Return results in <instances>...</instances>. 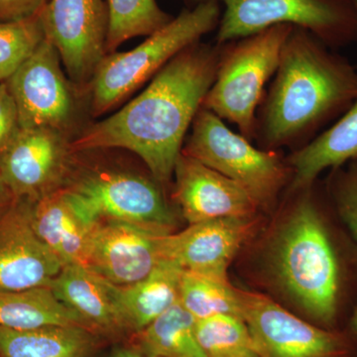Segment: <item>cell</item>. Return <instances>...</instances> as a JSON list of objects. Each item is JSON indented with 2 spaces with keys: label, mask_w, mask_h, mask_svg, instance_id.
I'll return each instance as SVG.
<instances>
[{
  "label": "cell",
  "mask_w": 357,
  "mask_h": 357,
  "mask_svg": "<svg viewBox=\"0 0 357 357\" xmlns=\"http://www.w3.org/2000/svg\"><path fill=\"white\" fill-rule=\"evenodd\" d=\"M220 46L198 42L178 53L139 96L114 114L84 126L74 153L119 148L138 157L168 185L185 137L217 75Z\"/></svg>",
  "instance_id": "obj_1"
},
{
  "label": "cell",
  "mask_w": 357,
  "mask_h": 357,
  "mask_svg": "<svg viewBox=\"0 0 357 357\" xmlns=\"http://www.w3.org/2000/svg\"><path fill=\"white\" fill-rule=\"evenodd\" d=\"M314 184L294 190L299 196L274 237L272 268L317 326L340 330L357 302V243L331 199L326 206L312 191Z\"/></svg>",
  "instance_id": "obj_2"
},
{
  "label": "cell",
  "mask_w": 357,
  "mask_h": 357,
  "mask_svg": "<svg viewBox=\"0 0 357 357\" xmlns=\"http://www.w3.org/2000/svg\"><path fill=\"white\" fill-rule=\"evenodd\" d=\"M356 98L357 68L311 33L294 27L257 110L255 139L272 151L305 146Z\"/></svg>",
  "instance_id": "obj_3"
},
{
  "label": "cell",
  "mask_w": 357,
  "mask_h": 357,
  "mask_svg": "<svg viewBox=\"0 0 357 357\" xmlns=\"http://www.w3.org/2000/svg\"><path fill=\"white\" fill-rule=\"evenodd\" d=\"M222 11L215 0H202L132 50L105 55L86 89L91 114L98 117L115 109L178 53L218 29Z\"/></svg>",
  "instance_id": "obj_4"
},
{
  "label": "cell",
  "mask_w": 357,
  "mask_h": 357,
  "mask_svg": "<svg viewBox=\"0 0 357 357\" xmlns=\"http://www.w3.org/2000/svg\"><path fill=\"white\" fill-rule=\"evenodd\" d=\"M293 26H271L220 46L215 82L203 107L236 124L239 133L255 140L256 114L265 86L278 68L282 49Z\"/></svg>",
  "instance_id": "obj_5"
},
{
  "label": "cell",
  "mask_w": 357,
  "mask_h": 357,
  "mask_svg": "<svg viewBox=\"0 0 357 357\" xmlns=\"http://www.w3.org/2000/svg\"><path fill=\"white\" fill-rule=\"evenodd\" d=\"M191 128L181 153L241 185L260 208L271 206L289 181L292 182V169L278 151L253 146L210 110L202 107Z\"/></svg>",
  "instance_id": "obj_6"
},
{
  "label": "cell",
  "mask_w": 357,
  "mask_h": 357,
  "mask_svg": "<svg viewBox=\"0 0 357 357\" xmlns=\"http://www.w3.org/2000/svg\"><path fill=\"white\" fill-rule=\"evenodd\" d=\"M215 1L222 9L215 36L217 45L281 24L306 30L331 49L357 41V6L354 0Z\"/></svg>",
  "instance_id": "obj_7"
},
{
  "label": "cell",
  "mask_w": 357,
  "mask_h": 357,
  "mask_svg": "<svg viewBox=\"0 0 357 357\" xmlns=\"http://www.w3.org/2000/svg\"><path fill=\"white\" fill-rule=\"evenodd\" d=\"M155 178L121 171L86 174L62 188L77 213L91 225L128 223L157 236L173 234L176 220Z\"/></svg>",
  "instance_id": "obj_8"
},
{
  "label": "cell",
  "mask_w": 357,
  "mask_h": 357,
  "mask_svg": "<svg viewBox=\"0 0 357 357\" xmlns=\"http://www.w3.org/2000/svg\"><path fill=\"white\" fill-rule=\"evenodd\" d=\"M62 65L57 49L45 38L6 81L17 107L21 128H49L72 139L82 130L84 91L66 76Z\"/></svg>",
  "instance_id": "obj_9"
},
{
  "label": "cell",
  "mask_w": 357,
  "mask_h": 357,
  "mask_svg": "<svg viewBox=\"0 0 357 357\" xmlns=\"http://www.w3.org/2000/svg\"><path fill=\"white\" fill-rule=\"evenodd\" d=\"M243 319L259 357H357L344 331L312 325L260 294L241 291Z\"/></svg>",
  "instance_id": "obj_10"
},
{
  "label": "cell",
  "mask_w": 357,
  "mask_h": 357,
  "mask_svg": "<svg viewBox=\"0 0 357 357\" xmlns=\"http://www.w3.org/2000/svg\"><path fill=\"white\" fill-rule=\"evenodd\" d=\"M40 16L45 36L57 49L68 77L86 91L107 55L109 10L105 0H48Z\"/></svg>",
  "instance_id": "obj_11"
},
{
  "label": "cell",
  "mask_w": 357,
  "mask_h": 357,
  "mask_svg": "<svg viewBox=\"0 0 357 357\" xmlns=\"http://www.w3.org/2000/svg\"><path fill=\"white\" fill-rule=\"evenodd\" d=\"M72 138L49 128H21L0 157V177L15 199L35 202L64 187L76 153Z\"/></svg>",
  "instance_id": "obj_12"
},
{
  "label": "cell",
  "mask_w": 357,
  "mask_h": 357,
  "mask_svg": "<svg viewBox=\"0 0 357 357\" xmlns=\"http://www.w3.org/2000/svg\"><path fill=\"white\" fill-rule=\"evenodd\" d=\"M255 218H225L192 223L183 231L159 237L162 259L184 271L229 280L227 268L250 236Z\"/></svg>",
  "instance_id": "obj_13"
},
{
  "label": "cell",
  "mask_w": 357,
  "mask_h": 357,
  "mask_svg": "<svg viewBox=\"0 0 357 357\" xmlns=\"http://www.w3.org/2000/svg\"><path fill=\"white\" fill-rule=\"evenodd\" d=\"M63 266L35 234L28 201L14 199L0 213V291L50 286Z\"/></svg>",
  "instance_id": "obj_14"
},
{
  "label": "cell",
  "mask_w": 357,
  "mask_h": 357,
  "mask_svg": "<svg viewBox=\"0 0 357 357\" xmlns=\"http://www.w3.org/2000/svg\"><path fill=\"white\" fill-rule=\"evenodd\" d=\"M173 198L190 225L225 218H255L260 208L241 185L181 153L176 162Z\"/></svg>",
  "instance_id": "obj_15"
},
{
  "label": "cell",
  "mask_w": 357,
  "mask_h": 357,
  "mask_svg": "<svg viewBox=\"0 0 357 357\" xmlns=\"http://www.w3.org/2000/svg\"><path fill=\"white\" fill-rule=\"evenodd\" d=\"M160 236L128 223H96L86 267L119 287L131 285L151 273L162 259Z\"/></svg>",
  "instance_id": "obj_16"
},
{
  "label": "cell",
  "mask_w": 357,
  "mask_h": 357,
  "mask_svg": "<svg viewBox=\"0 0 357 357\" xmlns=\"http://www.w3.org/2000/svg\"><path fill=\"white\" fill-rule=\"evenodd\" d=\"M29 203L30 222L42 243L63 265H88L89 245L96 225L77 213L64 190Z\"/></svg>",
  "instance_id": "obj_17"
},
{
  "label": "cell",
  "mask_w": 357,
  "mask_h": 357,
  "mask_svg": "<svg viewBox=\"0 0 357 357\" xmlns=\"http://www.w3.org/2000/svg\"><path fill=\"white\" fill-rule=\"evenodd\" d=\"M50 287L59 300L74 310L93 332L126 330L119 286L83 265H64Z\"/></svg>",
  "instance_id": "obj_18"
},
{
  "label": "cell",
  "mask_w": 357,
  "mask_h": 357,
  "mask_svg": "<svg viewBox=\"0 0 357 357\" xmlns=\"http://www.w3.org/2000/svg\"><path fill=\"white\" fill-rule=\"evenodd\" d=\"M354 160H357V98L331 128L288 157L293 172L291 190L307 187L326 169L337 168Z\"/></svg>",
  "instance_id": "obj_19"
},
{
  "label": "cell",
  "mask_w": 357,
  "mask_h": 357,
  "mask_svg": "<svg viewBox=\"0 0 357 357\" xmlns=\"http://www.w3.org/2000/svg\"><path fill=\"white\" fill-rule=\"evenodd\" d=\"M184 270L161 259L142 280L119 287V298L126 330L139 333L180 300Z\"/></svg>",
  "instance_id": "obj_20"
},
{
  "label": "cell",
  "mask_w": 357,
  "mask_h": 357,
  "mask_svg": "<svg viewBox=\"0 0 357 357\" xmlns=\"http://www.w3.org/2000/svg\"><path fill=\"white\" fill-rule=\"evenodd\" d=\"M0 326L15 331L79 326L93 332L77 312L58 299L50 286L0 291Z\"/></svg>",
  "instance_id": "obj_21"
},
{
  "label": "cell",
  "mask_w": 357,
  "mask_h": 357,
  "mask_svg": "<svg viewBox=\"0 0 357 357\" xmlns=\"http://www.w3.org/2000/svg\"><path fill=\"white\" fill-rule=\"evenodd\" d=\"M93 332L79 326L15 331L0 326V357H91Z\"/></svg>",
  "instance_id": "obj_22"
},
{
  "label": "cell",
  "mask_w": 357,
  "mask_h": 357,
  "mask_svg": "<svg viewBox=\"0 0 357 357\" xmlns=\"http://www.w3.org/2000/svg\"><path fill=\"white\" fill-rule=\"evenodd\" d=\"M196 321L178 300L138 333L141 352L156 357H208L197 340Z\"/></svg>",
  "instance_id": "obj_23"
},
{
  "label": "cell",
  "mask_w": 357,
  "mask_h": 357,
  "mask_svg": "<svg viewBox=\"0 0 357 357\" xmlns=\"http://www.w3.org/2000/svg\"><path fill=\"white\" fill-rule=\"evenodd\" d=\"M180 302L197 321L215 314H231L243 319L241 290L229 280L195 272H183Z\"/></svg>",
  "instance_id": "obj_24"
},
{
  "label": "cell",
  "mask_w": 357,
  "mask_h": 357,
  "mask_svg": "<svg viewBox=\"0 0 357 357\" xmlns=\"http://www.w3.org/2000/svg\"><path fill=\"white\" fill-rule=\"evenodd\" d=\"M109 10L107 55L134 37L150 36L174 17L156 0H105Z\"/></svg>",
  "instance_id": "obj_25"
},
{
  "label": "cell",
  "mask_w": 357,
  "mask_h": 357,
  "mask_svg": "<svg viewBox=\"0 0 357 357\" xmlns=\"http://www.w3.org/2000/svg\"><path fill=\"white\" fill-rule=\"evenodd\" d=\"M196 335L208 357H259L244 319L215 314L196 321Z\"/></svg>",
  "instance_id": "obj_26"
},
{
  "label": "cell",
  "mask_w": 357,
  "mask_h": 357,
  "mask_svg": "<svg viewBox=\"0 0 357 357\" xmlns=\"http://www.w3.org/2000/svg\"><path fill=\"white\" fill-rule=\"evenodd\" d=\"M40 13L30 17L0 22V83L13 76L44 41Z\"/></svg>",
  "instance_id": "obj_27"
},
{
  "label": "cell",
  "mask_w": 357,
  "mask_h": 357,
  "mask_svg": "<svg viewBox=\"0 0 357 357\" xmlns=\"http://www.w3.org/2000/svg\"><path fill=\"white\" fill-rule=\"evenodd\" d=\"M328 178V197L340 222L357 243V160L349 166L331 169Z\"/></svg>",
  "instance_id": "obj_28"
},
{
  "label": "cell",
  "mask_w": 357,
  "mask_h": 357,
  "mask_svg": "<svg viewBox=\"0 0 357 357\" xmlns=\"http://www.w3.org/2000/svg\"><path fill=\"white\" fill-rule=\"evenodd\" d=\"M21 129L17 107L6 82L0 83V157Z\"/></svg>",
  "instance_id": "obj_29"
},
{
  "label": "cell",
  "mask_w": 357,
  "mask_h": 357,
  "mask_svg": "<svg viewBox=\"0 0 357 357\" xmlns=\"http://www.w3.org/2000/svg\"><path fill=\"white\" fill-rule=\"evenodd\" d=\"M48 0H0V22L30 17L42 10Z\"/></svg>",
  "instance_id": "obj_30"
},
{
  "label": "cell",
  "mask_w": 357,
  "mask_h": 357,
  "mask_svg": "<svg viewBox=\"0 0 357 357\" xmlns=\"http://www.w3.org/2000/svg\"><path fill=\"white\" fill-rule=\"evenodd\" d=\"M14 199H15L13 198V194L0 177V213L8 208L13 203Z\"/></svg>",
  "instance_id": "obj_31"
},
{
  "label": "cell",
  "mask_w": 357,
  "mask_h": 357,
  "mask_svg": "<svg viewBox=\"0 0 357 357\" xmlns=\"http://www.w3.org/2000/svg\"><path fill=\"white\" fill-rule=\"evenodd\" d=\"M354 340L357 344V302L354 310H352L351 316L347 319V330L344 331Z\"/></svg>",
  "instance_id": "obj_32"
},
{
  "label": "cell",
  "mask_w": 357,
  "mask_h": 357,
  "mask_svg": "<svg viewBox=\"0 0 357 357\" xmlns=\"http://www.w3.org/2000/svg\"><path fill=\"white\" fill-rule=\"evenodd\" d=\"M112 357H156L148 356V354H143L140 351H121L114 354Z\"/></svg>",
  "instance_id": "obj_33"
},
{
  "label": "cell",
  "mask_w": 357,
  "mask_h": 357,
  "mask_svg": "<svg viewBox=\"0 0 357 357\" xmlns=\"http://www.w3.org/2000/svg\"><path fill=\"white\" fill-rule=\"evenodd\" d=\"M354 2H356V6H357V0H354Z\"/></svg>",
  "instance_id": "obj_34"
}]
</instances>
